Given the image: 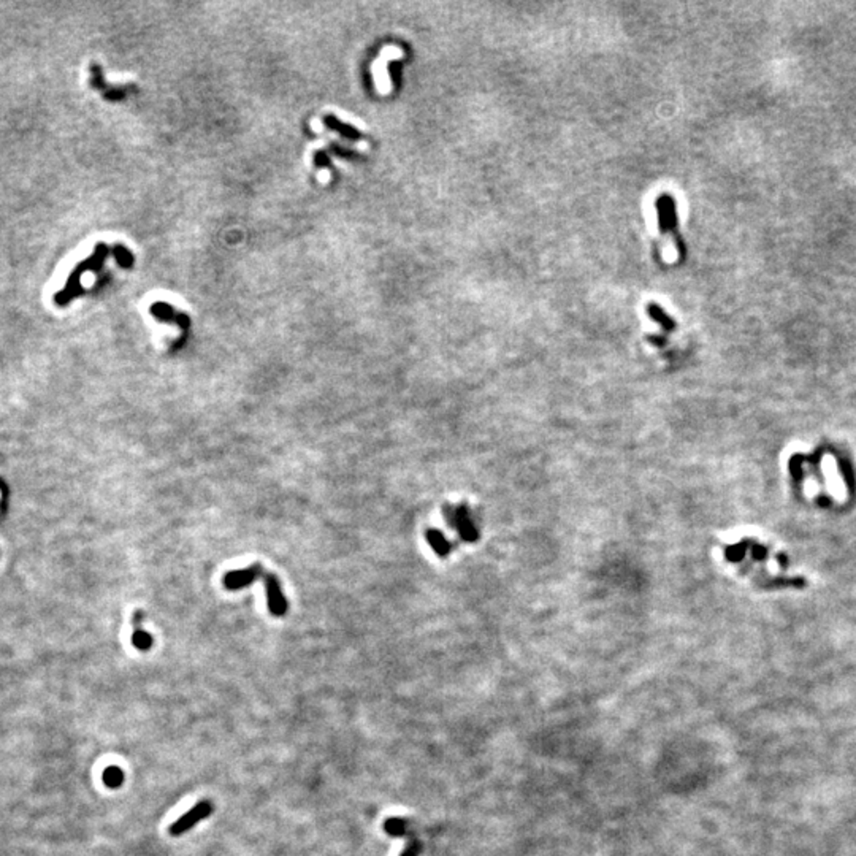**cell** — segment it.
Returning <instances> with one entry per match:
<instances>
[{"label":"cell","mask_w":856,"mask_h":856,"mask_svg":"<svg viewBox=\"0 0 856 856\" xmlns=\"http://www.w3.org/2000/svg\"><path fill=\"white\" fill-rule=\"evenodd\" d=\"M265 579V588H266V604H268V611L271 616L275 617H283L287 614V599H285L283 588H281V582H279L278 576L268 573L264 574Z\"/></svg>","instance_id":"3"},{"label":"cell","mask_w":856,"mask_h":856,"mask_svg":"<svg viewBox=\"0 0 856 856\" xmlns=\"http://www.w3.org/2000/svg\"><path fill=\"white\" fill-rule=\"evenodd\" d=\"M213 814V804L209 801H202L198 803L197 805H194L188 814L179 817L175 823H171L170 826V834L171 836H181L184 833H188L189 829H192L195 826L197 823H200L205 818L209 817Z\"/></svg>","instance_id":"2"},{"label":"cell","mask_w":856,"mask_h":856,"mask_svg":"<svg viewBox=\"0 0 856 856\" xmlns=\"http://www.w3.org/2000/svg\"><path fill=\"white\" fill-rule=\"evenodd\" d=\"M652 316H654V318H655V319H656V320H660V322H661V324H663V325H665V327H671V325H673V324H671V322H669V319H668V316H666V318H665V316H663V314H661V313H660V309H656V308H654V309H652Z\"/></svg>","instance_id":"9"},{"label":"cell","mask_w":856,"mask_h":856,"mask_svg":"<svg viewBox=\"0 0 856 856\" xmlns=\"http://www.w3.org/2000/svg\"><path fill=\"white\" fill-rule=\"evenodd\" d=\"M105 254H107V249H105L103 245H100L96 249V252L92 254V256L88 260H84L83 264H79L77 266V268L73 270L72 275L68 276V281L65 284V287L62 289L60 292L56 294V297H54L56 305H58V306H65L73 299H75V297H78L79 294H82L83 289H82V285H79V279H82L83 273H86L88 270H94L96 266L100 265L103 257H105Z\"/></svg>","instance_id":"1"},{"label":"cell","mask_w":856,"mask_h":856,"mask_svg":"<svg viewBox=\"0 0 856 856\" xmlns=\"http://www.w3.org/2000/svg\"><path fill=\"white\" fill-rule=\"evenodd\" d=\"M0 493H2V496H4V501L0 506H2V510H5V498H7V495H8V488L2 481H0Z\"/></svg>","instance_id":"11"},{"label":"cell","mask_w":856,"mask_h":856,"mask_svg":"<svg viewBox=\"0 0 856 856\" xmlns=\"http://www.w3.org/2000/svg\"><path fill=\"white\" fill-rule=\"evenodd\" d=\"M103 784L110 786V789H119V786L124 784V772L122 769H119L117 766H110L103 771Z\"/></svg>","instance_id":"6"},{"label":"cell","mask_w":856,"mask_h":856,"mask_svg":"<svg viewBox=\"0 0 856 856\" xmlns=\"http://www.w3.org/2000/svg\"><path fill=\"white\" fill-rule=\"evenodd\" d=\"M427 539H428V543H430V545H432V547H433V550H435L438 555L444 557V555H448V554H449L450 545H449V543H448V539H446V538L441 535V531H436V530H428V531H427Z\"/></svg>","instance_id":"5"},{"label":"cell","mask_w":856,"mask_h":856,"mask_svg":"<svg viewBox=\"0 0 856 856\" xmlns=\"http://www.w3.org/2000/svg\"><path fill=\"white\" fill-rule=\"evenodd\" d=\"M386 831L389 834L392 836H401L405 833V822L398 820V818H392V820L386 822Z\"/></svg>","instance_id":"8"},{"label":"cell","mask_w":856,"mask_h":856,"mask_svg":"<svg viewBox=\"0 0 856 856\" xmlns=\"http://www.w3.org/2000/svg\"><path fill=\"white\" fill-rule=\"evenodd\" d=\"M153 642L154 641L150 633L141 628H135L132 635V644L136 649L141 650V652H148V650L153 647Z\"/></svg>","instance_id":"7"},{"label":"cell","mask_w":856,"mask_h":856,"mask_svg":"<svg viewBox=\"0 0 856 856\" xmlns=\"http://www.w3.org/2000/svg\"><path fill=\"white\" fill-rule=\"evenodd\" d=\"M417 853H419V845L414 842V843H411V845H409L406 848V852L403 853L401 856H417Z\"/></svg>","instance_id":"10"},{"label":"cell","mask_w":856,"mask_h":856,"mask_svg":"<svg viewBox=\"0 0 856 856\" xmlns=\"http://www.w3.org/2000/svg\"><path fill=\"white\" fill-rule=\"evenodd\" d=\"M265 571L262 564H252V566H247L243 569H237V571H228V573L224 576V587L227 590L231 592H237L241 590V588L249 587L251 584H254V581L259 578H264Z\"/></svg>","instance_id":"4"}]
</instances>
